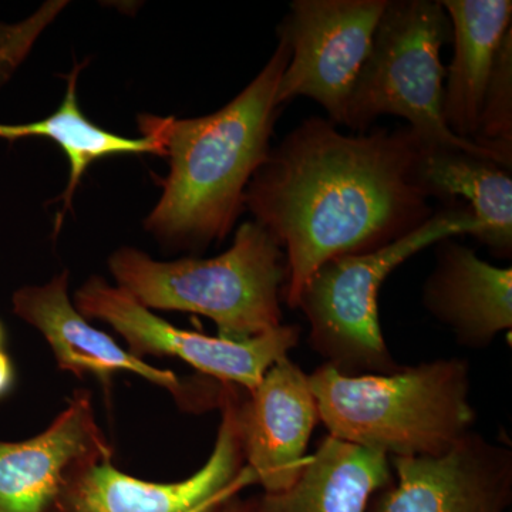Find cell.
<instances>
[{
  "instance_id": "cell-1",
  "label": "cell",
  "mask_w": 512,
  "mask_h": 512,
  "mask_svg": "<svg viewBox=\"0 0 512 512\" xmlns=\"http://www.w3.org/2000/svg\"><path fill=\"white\" fill-rule=\"evenodd\" d=\"M417 156L409 127L348 136L316 116L271 150L245 208L284 249L289 308L329 259L377 251L429 220V198L413 181Z\"/></svg>"
},
{
  "instance_id": "cell-2",
  "label": "cell",
  "mask_w": 512,
  "mask_h": 512,
  "mask_svg": "<svg viewBox=\"0 0 512 512\" xmlns=\"http://www.w3.org/2000/svg\"><path fill=\"white\" fill-rule=\"evenodd\" d=\"M289 52L279 37L274 55L227 106L197 119L144 116L140 127L170 160L163 195L146 227L168 244L204 248L224 241L245 208L252 177L271 153L281 107L276 103Z\"/></svg>"
},
{
  "instance_id": "cell-3",
  "label": "cell",
  "mask_w": 512,
  "mask_h": 512,
  "mask_svg": "<svg viewBox=\"0 0 512 512\" xmlns=\"http://www.w3.org/2000/svg\"><path fill=\"white\" fill-rule=\"evenodd\" d=\"M329 436L387 457H439L473 431L470 366L450 357L389 375L346 376L323 363L309 375Z\"/></svg>"
},
{
  "instance_id": "cell-4",
  "label": "cell",
  "mask_w": 512,
  "mask_h": 512,
  "mask_svg": "<svg viewBox=\"0 0 512 512\" xmlns=\"http://www.w3.org/2000/svg\"><path fill=\"white\" fill-rule=\"evenodd\" d=\"M109 266L117 286L144 308L205 316L220 338L241 342L282 326L285 252L255 221L242 224L215 258L160 262L126 247Z\"/></svg>"
},
{
  "instance_id": "cell-5",
  "label": "cell",
  "mask_w": 512,
  "mask_h": 512,
  "mask_svg": "<svg viewBox=\"0 0 512 512\" xmlns=\"http://www.w3.org/2000/svg\"><path fill=\"white\" fill-rule=\"evenodd\" d=\"M483 225L466 205L436 212L421 227L387 247L343 255L319 266L302 286L295 309L309 323V345L342 375H389L399 370L384 342L379 291L387 276L424 248L443 239L471 235Z\"/></svg>"
},
{
  "instance_id": "cell-6",
  "label": "cell",
  "mask_w": 512,
  "mask_h": 512,
  "mask_svg": "<svg viewBox=\"0 0 512 512\" xmlns=\"http://www.w3.org/2000/svg\"><path fill=\"white\" fill-rule=\"evenodd\" d=\"M448 40L451 23L441 0H389L350 96L345 127L366 133L377 117L392 114L409 121L421 148H453L500 164L444 123L440 53Z\"/></svg>"
},
{
  "instance_id": "cell-7",
  "label": "cell",
  "mask_w": 512,
  "mask_h": 512,
  "mask_svg": "<svg viewBox=\"0 0 512 512\" xmlns=\"http://www.w3.org/2000/svg\"><path fill=\"white\" fill-rule=\"evenodd\" d=\"M74 306L86 319L107 323L126 340L128 352L144 356H171L183 360L220 383L252 392L265 373L288 357L299 343L298 326L279 328L248 340H231L178 329L144 308L119 286L94 276L74 295Z\"/></svg>"
},
{
  "instance_id": "cell-8",
  "label": "cell",
  "mask_w": 512,
  "mask_h": 512,
  "mask_svg": "<svg viewBox=\"0 0 512 512\" xmlns=\"http://www.w3.org/2000/svg\"><path fill=\"white\" fill-rule=\"evenodd\" d=\"M389 0H295L278 35L291 57L276 93L279 107L308 97L345 126L350 96L372 50Z\"/></svg>"
},
{
  "instance_id": "cell-9",
  "label": "cell",
  "mask_w": 512,
  "mask_h": 512,
  "mask_svg": "<svg viewBox=\"0 0 512 512\" xmlns=\"http://www.w3.org/2000/svg\"><path fill=\"white\" fill-rule=\"evenodd\" d=\"M396 480L366 512H507L512 451L471 431L439 457H390Z\"/></svg>"
},
{
  "instance_id": "cell-10",
  "label": "cell",
  "mask_w": 512,
  "mask_h": 512,
  "mask_svg": "<svg viewBox=\"0 0 512 512\" xmlns=\"http://www.w3.org/2000/svg\"><path fill=\"white\" fill-rule=\"evenodd\" d=\"M69 272L42 286H26L13 295V311L42 333L57 366L77 377L97 376L109 383L114 373H133L168 390L190 412L220 407L224 386L185 383L171 370L158 369L131 355L107 333L94 328L69 298Z\"/></svg>"
},
{
  "instance_id": "cell-11",
  "label": "cell",
  "mask_w": 512,
  "mask_h": 512,
  "mask_svg": "<svg viewBox=\"0 0 512 512\" xmlns=\"http://www.w3.org/2000/svg\"><path fill=\"white\" fill-rule=\"evenodd\" d=\"M239 390L224 384L222 420L207 463L177 483L138 480L113 467L111 461H92L74 468L53 505L55 512H191L220 494L244 468L235 403Z\"/></svg>"
},
{
  "instance_id": "cell-12",
  "label": "cell",
  "mask_w": 512,
  "mask_h": 512,
  "mask_svg": "<svg viewBox=\"0 0 512 512\" xmlns=\"http://www.w3.org/2000/svg\"><path fill=\"white\" fill-rule=\"evenodd\" d=\"M242 454L265 493L288 490L308 464L319 421L309 375L289 357L276 362L252 392L235 403Z\"/></svg>"
},
{
  "instance_id": "cell-13",
  "label": "cell",
  "mask_w": 512,
  "mask_h": 512,
  "mask_svg": "<svg viewBox=\"0 0 512 512\" xmlns=\"http://www.w3.org/2000/svg\"><path fill=\"white\" fill-rule=\"evenodd\" d=\"M111 458L92 397L77 390L43 433L16 443L0 440V512H50L74 468Z\"/></svg>"
},
{
  "instance_id": "cell-14",
  "label": "cell",
  "mask_w": 512,
  "mask_h": 512,
  "mask_svg": "<svg viewBox=\"0 0 512 512\" xmlns=\"http://www.w3.org/2000/svg\"><path fill=\"white\" fill-rule=\"evenodd\" d=\"M423 305L460 345L485 349L512 328V269L491 265L451 238L437 242Z\"/></svg>"
},
{
  "instance_id": "cell-15",
  "label": "cell",
  "mask_w": 512,
  "mask_h": 512,
  "mask_svg": "<svg viewBox=\"0 0 512 512\" xmlns=\"http://www.w3.org/2000/svg\"><path fill=\"white\" fill-rule=\"evenodd\" d=\"M451 23L454 56L446 70L443 117L448 130L471 141L504 36L511 29V0H441Z\"/></svg>"
},
{
  "instance_id": "cell-16",
  "label": "cell",
  "mask_w": 512,
  "mask_h": 512,
  "mask_svg": "<svg viewBox=\"0 0 512 512\" xmlns=\"http://www.w3.org/2000/svg\"><path fill=\"white\" fill-rule=\"evenodd\" d=\"M392 480L386 454L326 436L292 487L249 505L251 512H366L373 495Z\"/></svg>"
},
{
  "instance_id": "cell-17",
  "label": "cell",
  "mask_w": 512,
  "mask_h": 512,
  "mask_svg": "<svg viewBox=\"0 0 512 512\" xmlns=\"http://www.w3.org/2000/svg\"><path fill=\"white\" fill-rule=\"evenodd\" d=\"M413 181L427 198H461L483 225L480 242L495 256L512 251V177L503 165L453 148H421Z\"/></svg>"
},
{
  "instance_id": "cell-18",
  "label": "cell",
  "mask_w": 512,
  "mask_h": 512,
  "mask_svg": "<svg viewBox=\"0 0 512 512\" xmlns=\"http://www.w3.org/2000/svg\"><path fill=\"white\" fill-rule=\"evenodd\" d=\"M83 66L77 64L73 73L67 77V90L62 104L55 113L46 119L25 124V126H0V136L9 138L18 137H46L55 141L62 148L69 160V183L63 194L62 212L57 215L56 231H59L60 221L66 214L67 208L72 204L74 191L82 181L87 168L100 160L111 156H127V154H158L156 144L150 138L121 137L110 133L92 123L80 110L77 101V76Z\"/></svg>"
},
{
  "instance_id": "cell-19",
  "label": "cell",
  "mask_w": 512,
  "mask_h": 512,
  "mask_svg": "<svg viewBox=\"0 0 512 512\" xmlns=\"http://www.w3.org/2000/svg\"><path fill=\"white\" fill-rule=\"evenodd\" d=\"M478 147L511 170L512 165V28L498 50L493 74L485 90L476 137Z\"/></svg>"
},
{
  "instance_id": "cell-20",
  "label": "cell",
  "mask_w": 512,
  "mask_h": 512,
  "mask_svg": "<svg viewBox=\"0 0 512 512\" xmlns=\"http://www.w3.org/2000/svg\"><path fill=\"white\" fill-rule=\"evenodd\" d=\"M258 484V480H256L254 471L251 470L248 466H244L242 468L241 473L238 474V477L235 478L234 483L228 485L224 491H221L220 494L214 495L210 500L205 501L201 505H198L195 510L191 512H217L220 510L222 504L227 503L231 498L237 497L239 491L244 490V488L249 487V485ZM55 512V511H50Z\"/></svg>"
},
{
  "instance_id": "cell-21",
  "label": "cell",
  "mask_w": 512,
  "mask_h": 512,
  "mask_svg": "<svg viewBox=\"0 0 512 512\" xmlns=\"http://www.w3.org/2000/svg\"><path fill=\"white\" fill-rule=\"evenodd\" d=\"M15 386V363H13L12 357L5 352V349H2L0 350V402L13 392Z\"/></svg>"
},
{
  "instance_id": "cell-22",
  "label": "cell",
  "mask_w": 512,
  "mask_h": 512,
  "mask_svg": "<svg viewBox=\"0 0 512 512\" xmlns=\"http://www.w3.org/2000/svg\"><path fill=\"white\" fill-rule=\"evenodd\" d=\"M217 512H251V505H249V501H241L234 497L222 504Z\"/></svg>"
},
{
  "instance_id": "cell-23",
  "label": "cell",
  "mask_w": 512,
  "mask_h": 512,
  "mask_svg": "<svg viewBox=\"0 0 512 512\" xmlns=\"http://www.w3.org/2000/svg\"><path fill=\"white\" fill-rule=\"evenodd\" d=\"M6 343V330L5 326H3L2 320H0V350L5 348Z\"/></svg>"
}]
</instances>
